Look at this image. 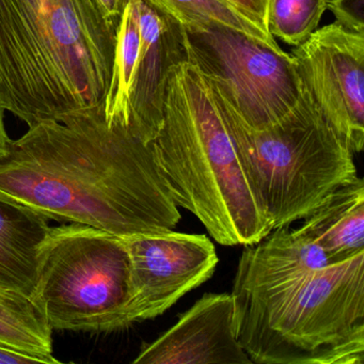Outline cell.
Wrapping results in <instances>:
<instances>
[{
  "instance_id": "15",
  "label": "cell",
  "mask_w": 364,
  "mask_h": 364,
  "mask_svg": "<svg viewBox=\"0 0 364 364\" xmlns=\"http://www.w3.org/2000/svg\"><path fill=\"white\" fill-rule=\"evenodd\" d=\"M188 35H199L215 26L238 31L279 54L285 53L267 31L225 0H146Z\"/></svg>"
},
{
  "instance_id": "11",
  "label": "cell",
  "mask_w": 364,
  "mask_h": 364,
  "mask_svg": "<svg viewBox=\"0 0 364 364\" xmlns=\"http://www.w3.org/2000/svg\"><path fill=\"white\" fill-rule=\"evenodd\" d=\"M140 31L134 73L131 133L150 144L163 123L171 68L187 58L186 33L146 0H131Z\"/></svg>"
},
{
  "instance_id": "12",
  "label": "cell",
  "mask_w": 364,
  "mask_h": 364,
  "mask_svg": "<svg viewBox=\"0 0 364 364\" xmlns=\"http://www.w3.org/2000/svg\"><path fill=\"white\" fill-rule=\"evenodd\" d=\"M327 265L315 242L283 225L242 251L231 295L233 300L257 297Z\"/></svg>"
},
{
  "instance_id": "17",
  "label": "cell",
  "mask_w": 364,
  "mask_h": 364,
  "mask_svg": "<svg viewBox=\"0 0 364 364\" xmlns=\"http://www.w3.org/2000/svg\"><path fill=\"white\" fill-rule=\"evenodd\" d=\"M326 0H267L266 28L272 38L297 48L318 29Z\"/></svg>"
},
{
  "instance_id": "8",
  "label": "cell",
  "mask_w": 364,
  "mask_h": 364,
  "mask_svg": "<svg viewBox=\"0 0 364 364\" xmlns=\"http://www.w3.org/2000/svg\"><path fill=\"white\" fill-rule=\"evenodd\" d=\"M323 118L353 153L364 144V33L338 23L317 29L291 54Z\"/></svg>"
},
{
  "instance_id": "9",
  "label": "cell",
  "mask_w": 364,
  "mask_h": 364,
  "mask_svg": "<svg viewBox=\"0 0 364 364\" xmlns=\"http://www.w3.org/2000/svg\"><path fill=\"white\" fill-rule=\"evenodd\" d=\"M122 238L129 257V326L163 314L210 279L219 262L203 234L169 230Z\"/></svg>"
},
{
  "instance_id": "22",
  "label": "cell",
  "mask_w": 364,
  "mask_h": 364,
  "mask_svg": "<svg viewBox=\"0 0 364 364\" xmlns=\"http://www.w3.org/2000/svg\"><path fill=\"white\" fill-rule=\"evenodd\" d=\"M4 112H5V109L0 104V157L4 156L7 152L10 142V138L8 137L5 123H4Z\"/></svg>"
},
{
  "instance_id": "18",
  "label": "cell",
  "mask_w": 364,
  "mask_h": 364,
  "mask_svg": "<svg viewBox=\"0 0 364 364\" xmlns=\"http://www.w3.org/2000/svg\"><path fill=\"white\" fill-rule=\"evenodd\" d=\"M364 0H330L327 3L336 22L350 31L364 33Z\"/></svg>"
},
{
  "instance_id": "2",
  "label": "cell",
  "mask_w": 364,
  "mask_h": 364,
  "mask_svg": "<svg viewBox=\"0 0 364 364\" xmlns=\"http://www.w3.org/2000/svg\"><path fill=\"white\" fill-rule=\"evenodd\" d=\"M118 27L92 0H0V104L35 127L103 106Z\"/></svg>"
},
{
  "instance_id": "10",
  "label": "cell",
  "mask_w": 364,
  "mask_h": 364,
  "mask_svg": "<svg viewBox=\"0 0 364 364\" xmlns=\"http://www.w3.org/2000/svg\"><path fill=\"white\" fill-rule=\"evenodd\" d=\"M134 364H252L234 330L231 294H204Z\"/></svg>"
},
{
  "instance_id": "16",
  "label": "cell",
  "mask_w": 364,
  "mask_h": 364,
  "mask_svg": "<svg viewBox=\"0 0 364 364\" xmlns=\"http://www.w3.org/2000/svg\"><path fill=\"white\" fill-rule=\"evenodd\" d=\"M0 346L60 363L53 355V330L33 298L0 289Z\"/></svg>"
},
{
  "instance_id": "3",
  "label": "cell",
  "mask_w": 364,
  "mask_h": 364,
  "mask_svg": "<svg viewBox=\"0 0 364 364\" xmlns=\"http://www.w3.org/2000/svg\"><path fill=\"white\" fill-rule=\"evenodd\" d=\"M187 50V48H186ZM153 153L170 197L223 246H250L272 231L251 188L201 68H171Z\"/></svg>"
},
{
  "instance_id": "19",
  "label": "cell",
  "mask_w": 364,
  "mask_h": 364,
  "mask_svg": "<svg viewBox=\"0 0 364 364\" xmlns=\"http://www.w3.org/2000/svg\"><path fill=\"white\" fill-rule=\"evenodd\" d=\"M225 1L245 16H248L251 21L257 23L264 31H267L266 28L267 0H225Z\"/></svg>"
},
{
  "instance_id": "5",
  "label": "cell",
  "mask_w": 364,
  "mask_h": 364,
  "mask_svg": "<svg viewBox=\"0 0 364 364\" xmlns=\"http://www.w3.org/2000/svg\"><path fill=\"white\" fill-rule=\"evenodd\" d=\"M201 70L272 230L306 218L358 176L355 153L323 118L304 86L297 105L284 118L257 129L240 116L227 82Z\"/></svg>"
},
{
  "instance_id": "13",
  "label": "cell",
  "mask_w": 364,
  "mask_h": 364,
  "mask_svg": "<svg viewBox=\"0 0 364 364\" xmlns=\"http://www.w3.org/2000/svg\"><path fill=\"white\" fill-rule=\"evenodd\" d=\"M50 229L43 215L0 198V289L33 297L38 255Z\"/></svg>"
},
{
  "instance_id": "23",
  "label": "cell",
  "mask_w": 364,
  "mask_h": 364,
  "mask_svg": "<svg viewBox=\"0 0 364 364\" xmlns=\"http://www.w3.org/2000/svg\"><path fill=\"white\" fill-rule=\"evenodd\" d=\"M326 1H327V3H328V1H330V0H326Z\"/></svg>"
},
{
  "instance_id": "20",
  "label": "cell",
  "mask_w": 364,
  "mask_h": 364,
  "mask_svg": "<svg viewBox=\"0 0 364 364\" xmlns=\"http://www.w3.org/2000/svg\"><path fill=\"white\" fill-rule=\"evenodd\" d=\"M106 20L118 27L129 0H92Z\"/></svg>"
},
{
  "instance_id": "14",
  "label": "cell",
  "mask_w": 364,
  "mask_h": 364,
  "mask_svg": "<svg viewBox=\"0 0 364 364\" xmlns=\"http://www.w3.org/2000/svg\"><path fill=\"white\" fill-rule=\"evenodd\" d=\"M300 233L325 252L329 264L364 251V182L355 178L338 187L306 217Z\"/></svg>"
},
{
  "instance_id": "6",
  "label": "cell",
  "mask_w": 364,
  "mask_h": 364,
  "mask_svg": "<svg viewBox=\"0 0 364 364\" xmlns=\"http://www.w3.org/2000/svg\"><path fill=\"white\" fill-rule=\"evenodd\" d=\"M31 298L53 331L129 327V257L124 240L80 223L50 227L38 255Z\"/></svg>"
},
{
  "instance_id": "4",
  "label": "cell",
  "mask_w": 364,
  "mask_h": 364,
  "mask_svg": "<svg viewBox=\"0 0 364 364\" xmlns=\"http://www.w3.org/2000/svg\"><path fill=\"white\" fill-rule=\"evenodd\" d=\"M233 301L236 338L252 363H364V251Z\"/></svg>"
},
{
  "instance_id": "1",
  "label": "cell",
  "mask_w": 364,
  "mask_h": 364,
  "mask_svg": "<svg viewBox=\"0 0 364 364\" xmlns=\"http://www.w3.org/2000/svg\"><path fill=\"white\" fill-rule=\"evenodd\" d=\"M0 198L119 237L169 231L181 219L151 142L109 127L103 106L10 140L0 157Z\"/></svg>"
},
{
  "instance_id": "7",
  "label": "cell",
  "mask_w": 364,
  "mask_h": 364,
  "mask_svg": "<svg viewBox=\"0 0 364 364\" xmlns=\"http://www.w3.org/2000/svg\"><path fill=\"white\" fill-rule=\"evenodd\" d=\"M186 48L200 67L227 82L240 116L253 129L276 124L304 92L291 55L238 31L215 26L199 35L187 33Z\"/></svg>"
},
{
  "instance_id": "21",
  "label": "cell",
  "mask_w": 364,
  "mask_h": 364,
  "mask_svg": "<svg viewBox=\"0 0 364 364\" xmlns=\"http://www.w3.org/2000/svg\"><path fill=\"white\" fill-rule=\"evenodd\" d=\"M44 363L50 364V362L43 358L37 355H28V353H20L0 346V364H31Z\"/></svg>"
}]
</instances>
